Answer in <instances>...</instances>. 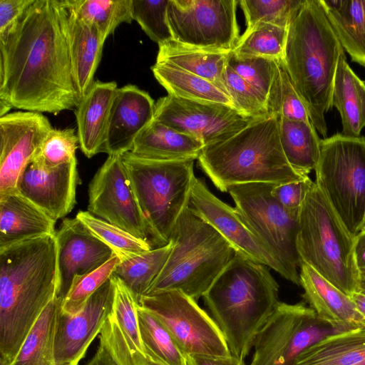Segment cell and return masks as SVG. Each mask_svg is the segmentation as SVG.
Instances as JSON below:
<instances>
[{
  "instance_id": "obj_1",
  "label": "cell",
  "mask_w": 365,
  "mask_h": 365,
  "mask_svg": "<svg viewBox=\"0 0 365 365\" xmlns=\"http://www.w3.org/2000/svg\"><path fill=\"white\" fill-rule=\"evenodd\" d=\"M66 0H34L0 34V100L56 115L80 99L68 46Z\"/></svg>"
},
{
  "instance_id": "obj_2",
  "label": "cell",
  "mask_w": 365,
  "mask_h": 365,
  "mask_svg": "<svg viewBox=\"0 0 365 365\" xmlns=\"http://www.w3.org/2000/svg\"><path fill=\"white\" fill-rule=\"evenodd\" d=\"M58 294L56 235L0 247V364L11 365L45 307Z\"/></svg>"
},
{
  "instance_id": "obj_3",
  "label": "cell",
  "mask_w": 365,
  "mask_h": 365,
  "mask_svg": "<svg viewBox=\"0 0 365 365\" xmlns=\"http://www.w3.org/2000/svg\"><path fill=\"white\" fill-rule=\"evenodd\" d=\"M267 267L236 252L202 297L231 354L240 360L279 302V284Z\"/></svg>"
},
{
  "instance_id": "obj_4",
  "label": "cell",
  "mask_w": 365,
  "mask_h": 365,
  "mask_svg": "<svg viewBox=\"0 0 365 365\" xmlns=\"http://www.w3.org/2000/svg\"><path fill=\"white\" fill-rule=\"evenodd\" d=\"M344 50L319 0H305L288 28L284 62L307 110L324 137L332 108V91L339 60Z\"/></svg>"
},
{
  "instance_id": "obj_5",
  "label": "cell",
  "mask_w": 365,
  "mask_h": 365,
  "mask_svg": "<svg viewBox=\"0 0 365 365\" xmlns=\"http://www.w3.org/2000/svg\"><path fill=\"white\" fill-rule=\"evenodd\" d=\"M197 159L221 192L235 185L279 184L306 178L297 174L285 158L276 115L255 120L231 136L205 145Z\"/></svg>"
},
{
  "instance_id": "obj_6",
  "label": "cell",
  "mask_w": 365,
  "mask_h": 365,
  "mask_svg": "<svg viewBox=\"0 0 365 365\" xmlns=\"http://www.w3.org/2000/svg\"><path fill=\"white\" fill-rule=\"evenodd\" d=\"M169 257L148 294L178 290L198 299L236 254L235 249L190 207L178 218Z\"/></svg>"
},
{
  "instance_id": "obj_7",
  "label": "cell",
  "mask_w": 365,
  "mask_h": 365,
  "mask_svg": "<svg viewBox=\"0 0 365 365\" xmlns=\"http://www.w3.org/2000/svg\"><path fill=\"white\" fill-rule=\"evenodd\" d=\"M297 251L301 262L313 268L346 295L358 291L359 271L355 236L315 182L299 212Z\"/></svg>"
},
{
  "instance_id": "obj_8",
  "label": "cell",
  "mask_w": 365,
  "mask_h": 365,
  "mask_svg": "<svg viewBox=\"0 0 365 365\" xmlns=\"http://www.w3.org/2000/svg\"><path fill=\"white\" fill-rule=\"evenodd\" d=\"M121 156L151 243L163 247L170 242L178 218L190 205L195 160H153L131 152Z\"/></svg>"
},
{
  "instance_id": "obj_9",
  "label": "cell",
  "mask_w": 365,
  "mask_h": 365,
  "mask_svg": "<svg viewBox=\"0 0 365 365\" xmlns=\"http://www.w3.org/2000/svg\"><path fill=\"white\" fill-rule=\"evenodd\" d=\"M317 186L354 236L365 227V137L335 134L321 140Z\"/></svg>"
},
{
  "instance_id": "obj_10",
  "label": "cell",
  "mask_w": 365,
  "mask_h": 365,
  "mask_svg": "<svg viewBox=\"0 0 365 365\" xmlns=\"http://www.w3.org/2000/svg\"><path fill=\"white\" fill-rule=\"evenodd\" d=\"M274 185H235L227 192L242 222L284 267L289 281L300 286L301 260L297 247L299 212L287 210L272 195Z\"/></svg>"
},
{
  "instance_id": "obj_11",
  "label": "cell",
  "mask_w": 365,
  "mask_h": 365,
  "mask_svg": "<svg viewBox=\"0 0 365 365\" xmlns=\"http://www.w3.org/2000/svg\"><path fill=\"white\" fill-rule=\"evenodd\" d=\"M139 305L163 324L185 356L232 355L212 317L183 292L171 289L148 294L142 297Z\"/></svg>"
},
{
  "instance_id": "obj_12",
  "label": "cell",
  "mask_w": 365,
  "mask_h": 365,
  "mask_svg": "<svg viewBox=\"0 0 365 365\" xmlns=\"http://www.w3.org/2000/svg\"><path fill=\"white\" fill-rule=\"evenodd\" d=\"M336 332L304 302H279L254 340L249 365H294L304 350Z\"/></svg>"
},
{
  "instance_id": "obj_13",
  "label": "cell",
  "mask_w": 365,
  "mask_h": 365,
  "mask_svg": "<svg viewBox=\"0 0 365 365\" xmlns=\"http://www.w3.org/2000/svg\"><path fill=\"white\" fill-rule=\"evenodd\" d=\"M236 0H169L173 40L205 49L232 51L240 38Z\"/></svg>"
},
{
  "instance_id": "obj_14",
  "label": "cell",
  "mask_w": 365,
  "mask_h": 365,
  "mask_svg": "<svg viewBox=\"0 0 365 365\" xmlns=\"http://www.w3.org/2000/svg\"><path fill=\"white\" fill-rule=\"evenodd\" d=\"M154 120L199 139L205 146L231 136L257 119L223 104L168 95L155 103Z\"/></svg>"
},
{
  "instance_id": "obj_15",
  "label": "cell",
  "mask_w": 365,
  "mask_h": 365,
  "mask_svg": "<svg viewBox=\"0 0 365 365\" xmlns=\"http://www.w3.org/2000/svg\"><path fill=\"white\" fill-rule=\"evenodd\" d=\"M88 211L137 237L150 241L148 227L121 155H108L96 173L88 187Z\"/></svg>"
},
{
  "instance_id": "obj_16",
  "label": "cell",
  "mask_w": 365,
  "mask_h": 365,
  "mask_svg": "<svg viewBox=\"0 0 365 365\" xmlns=\"http://www.w3.org/2000/svg\"><path fill=\"white\" fill-rule=\"evenodd\" d=\"M53 129L41 113L24 110L0 117V195L18 192L20 177Z\"/></svg>"
},
{
  "instance_id": "obj_17",
  "label": "cell",
  "mask_w": 365,
  "mask_h": 365,
  "mask_svg": "<svg viewBox=\"0 0 365 365\" xmlns=\"http://www.w3.org/2000/svg\"><path fill=\"white\" fill-rule=\"evenodd\" d=\"M115 285L110 277L74 314L59 309L54 338L55 365H78L113 309Z\"/></svg>"
},
{
  "instance_id": "obj_18",
  "label": "cell",
  "mask_w": 365,
  "mask_h": 365,
  "mask_svg": "<svg viewBox=\"0 0 365 365\" xmlns=\"http://www.w3.org/2000/svg\"><path fill=\"white\" fill-rule=\"evenodd\" d=\"M190 204V207L215 229L237 253L270 267L289 280L284 267L245 225L235 208L212 194L204 178L195 177Z\"/></svg>"
},
{
  "instance_id": "obj_19",
  "label": "cell",
  "mask_w": 365,
  "mask_h": 365,
  "mask_svg": "<svg viewBox=\"0 0 365 365\" xmlns=\"http://www.w3.org/2000/svg\"><path fill=\"white\" fill-rule=\"evenodd\" d=\"M58 297L63 299L73 281L97 269L115 254L77 217L64 219L56 233Z\"/></svg>"
},
{
  "instance_id": "obj_20",
  "label": "cell",
  "mask_w": 365,
  "mask_h": 365,
  "mask_svg": "<svg viewBox=\"0 0 365 365\" xmlns=\"http://www.w3.org/2000/svg\"><path fill=\"white\" fill-rule=\"evenodd\" d=\"M78 183L76 159L52 168H43L31 162L19 178L17 190L56 221L75 206Z\"/></svg>"
},
{
  "instance_id": "obj_21",
  "label": "cell",
  "mask_w": 365,
  "mask_h": 365,
  "mask_svg": "<svg viewBox=\"0 0 365 365\" xmlns=\"http://www.w3.org/2000/svg\"><path fill=\"white\" fill-rule=\"evenodd\" d=\"M155 103L135 85L118 88L111 105L103 153L130 152L139 135L154 120Z\"/></svg>"
},
{
  "instance_id": "obj_22",
  "label": "cell",
  "mask_w": 365,
  "mask_h": 365,
  "mask_svg": "<svg viewBox=\"0 0 365 365\" xmlns=\"http://www.w3.org/2000/svg\"><path fill=\"white\" fill-rule=\"evenodd\" d=\"M299 269L303 298L320 320L336 332L365 328V317L359 312L349 296L309 265L301 262Z\"/></svg>"
},
{
  "instance_id": "obj_23",
  "label": "cell",
  "mask_w": 365,
  "mask_h": 365,
  "mask_svg": "<svg viewBox=\"0 0 365 365\" xmlns=\"http://www.w3.org/2000/svg\"><path fill=\"white\" fill-rule=\"evenodd\" d=\"M117 88L115 81H95L76 108L78 143L87 158L103 153L110 111Z\"/></svg>"
},
{
  "instance_id": "obj_24",
  "label": "cell",
  "mask_w": 365,
  "mask_h": 365,
  "mask_svg": "<svg viewBox=\"0 0 365 365\" xmlns=\"http://www.w3.org/2000/svg\"><path fill=\"white\" fill-rule=\"evenodd\" d=\"M56 222L19 192L0 195V247L54 235Z\"/></svg>"
},
{
  "instance_id": "obj_25",
  "label": "cell",
  "mask_w": 365,
  "mask_h": 365,
  "mask_svg": "<svg viewBox=\"0 0 365 365\" xmlns=\"http://www.w3.org/2000/svg\"><path fill=\"white\" fill-rule=\"evenodd\" d=\"M68 9L67 38L71 68L81 100L95 81L93 78L101 58L104 41L93 26Z\"/></svg>"
},
{
  "instance_id": "obj_26",
  "label": "cell",
  "mask_w": 365,
  "mask_h": 365,
  "mask_svg": "<svg viewBox=\"0 0 365 365\" xmlns=\"http://www.w3.org/2000/svg\"><path fill=\"white\" fill-rule=\"evenodd\" d=\"M204 147L199 139L154 120L137 138L130 152L145 159L175 161L197 159Z\"/></svg>"
},
{
  "instance_id": "obj_27",
  "label": "cell",
  "mask_w": 365,
  "mask_h": 365,
  "mask_svg": "<svg viewBox=\"0 0 365 365\" xmlns=\"http://www.w3.org/2000/svg\"><path fill=\"white\" fill-rule=\"evenodd\" d=\"M344 50L365 67V0H319Z\"/></svg>"
},
{
  "instance_id": "obj_28",
  "label": "cell",
  "mask_w": 365,
  "mask_h": 365,
  "mask_svg": "<svg viewBox=\"0 0 365 365\" xmlns=\"http://www.w3.org/2000/svg\"><path fill=\"white\" fill-rule=\"evenodd\" d=\"M332 104L340 114L341 134L360 136L365 127V83L352 71L345 55L341 56L338 62Z\"/></svg>"
},
{
  "instance_id": "obj_29",
  "label": "cell",
  "mask_w": 365,
  "mask_h": 365,
  "mask_svg": "<svg viewBox=\"0 0 365 365\" xmlns=\"http://www.w3.org/2000/svg\"><path fill=\"white\" fill-rule=\"evenodd\" d=\"M230 51L189 46L173 40L159 46L156 61L169 63L207 79L227 95L222 76Z\"/></svg>"
},
{
  "instance_id": "obj_30",
  "label": "cell",
  "mask_w": 365,
  "mask_h": 365,
  "mask_svg": "<svg viewBox=\"0 0 365 365\" xmlns=\"http://www.w3.org/2000/svg\"><path fill=\"white\" fill-rule=\"evenodd\" d=\"M365 359V328L336 332L304 350L294 365H359Z\"/></svg>"
},
{
  "instance_id": "obj_31",
  "label": "cell",
  "mask_w": 365,
  "mask_h": 365,
  "mask_svg": "<svg viewBox=\"0 0 365 365\" xmlns=\"http://www.w3.org/2000/svg\"><path fill=\"white\" fill-rule=\"evenodd\" d=\"M151 70L168 95L185 100L223 104L236 109L230 96L207 79L166 62L156 61Z\"/></svg>"
},
{
  "instance_id": "obj_32",
  "label": "cell",
  "mask_w": 365,
  "mask_h": 365,
  "mask_svg": "<svg viewBox=\"0 0 365 365\" xmlns=\"http://www.w3.org/2000/svg\"><path fill=\"white\" fill-rule=\"evenodd\" d=\"M281 145L292 168L302 177L315 170L321 140L312 123L291 120L279 117Z\"/></svg>"
},
{
  "instance_id": "obj_33",
  "label": "cell",
  "mask_w": 365,
  "mask_h": 365,
  "mask_svg": "<svg viewBox=\"0 0 365 365\" xmlns=\"http://www.w3.org/2000/svg\"><path fill=\"white\" fill-rule=\"evenodd\" d=\"M62 299L56 297L45 307L11 365H55L54 338Z\"/></svg>"
},
{
  "instance_id": "obj_34",
  "label": "cell",
  "mask_w": 365,
  "mask_h": 365,
  "mask_svg": "<svg viewBox=\"0 0 365 365\" xmlns=\"http://www.w3.org/2000/svg\"><path fill=\"white\" fill-rule=\"evenodd\" d=\"M172 247L170 241L163 247L120 260L115 267L113 275L123 282L138 304L163 269Z\"/></svg>"
},
{
  "instance_id": "obj_35",
  "label": "cell",
  "mask_w": 365,
  "mask_h": 365,
  "mask_svg": "<svg viewBox=\"0 0 365 365\" xmlns=\"http://www.w3.org/2000/svg\"><path fill=\"white\" fill-rule=\"evenodd\" d=\"M78 17L93 26L105 42L123 23L133 20L132 0H66Z\"/></svg>"
},
{
  "instance_id": "obj_36",
  "label": "cell",
  "mask_w": 365,
  "mask_h": 365,
  "mask_svg": "<svg viewBox=\"0 0 365 365\" xmlns=\"http://www.w3.org/2000/svg\"><path fill=\"white\" fill-rule=\"evenodd\" d=\"M140 339L148 359L160 365H187L184 354L163 324L138 305Z\"/></svg>"
},
{
  "instance_id": "obj_37",
  "label": "cell",
  "mask_w": 365,
  "mask_h": 365,
  "mask_svg": "<svg viewBox=\"0 0 365 365\" xmlns=\"http://www.w3.org/2000/svg\"><path fill=\"white\" fill-rule=\"evenodd\" d=\"M115 285L111 315L132 357L137 365H145L147 357L143 347L138 317V302L117 277L112 274Z\"/></svg>"
},
{
  "instance_id": "obj_38",
  "label": "cell",
  "mask_w": 365,
  "mask_h": 365,
  "mask_svg": "<svg viewBox=\"0 0 365 365\" xmlns=\"http://www.w3.org/2000/svg\"><path fill=\"white\" fill-rule=\"evenodd\" d=\"M288 28L267 23H257L245 30L232 51L238 56L283 59Z\"/></svg>"
},
{
  "instance_id": "obj_39",
  "label": "cell",
  "mask_w": 365,
  "mask_h": 365,
  "mask_svg": "<svg viewBox=\"0 0 365 365\" xmlns=\"http://www.w3.org/2000/svg\"><path fill=\"white\" fill-rule=\"evenodd\" d=\"M76 217L99 240L110 247L120 260L153 249L150 241L135 237L122 228L96 217L88 211L78 212Z\"/></svg>"
},
{
  "instance_id": "obj_40",
  "label": "cell",
  "mask_w": 365,
  "mask_h": 365,
  "mask_svg": "<svg viewBox=\"0 0 365 365\" xmlns=\"http://www.w3.org/2000/svg\"><path fill=\"white\" fill-rule=\"evenodd\" d=\"M271 115L312 123L283 59L277 60L275 79L267 101Z\"/></svg>"
},
{
  "instance_id": "obj_41",
  "label": "cell",
  "mask_w": 365,
  "mask_h": 365,
  "mask_svg": "<svg viewBox=\"0 0 365 365\" xmlns=\"http://www.w3.org/2000/svg\"><path fill=\"white\" fill-rule=\"evenodd\" d=\"M305 0H240L246 29L257 23L288 28L299 14Z\"/></svg>"
},
{
  "instance_id": "obj_42",
  "label": "cell",
  "mask_w": 365,
  "mask_h": 365,
  "mask_svg": "<svg viewBox=\"0 0 365 365\" xmlns=\"http://www.w3.org/2000/svg\"><path fill=\"white\" fill-rule=\"evenodd\" d=\"M277 62L259 56H238L232 51L227 59V64L257 91L267 106L275 79Z\"/></svg>"
},
{
  "instance_id": "obj_43",
  "label": "cell",
  "mask_w": 365,
  "mask_h": 365,
  "mask_svg": "<svg viewBox=\"0 0 365 365\" xmlns=\"http://www.w3.org/2000/svg\"><path fill=\"white\" fill-rule=\"evenodd\" d=\"M120 262V258L115 255L93 272L75 278L62 299L61 311L74 314L81 310L88 299L110 278Z\"/></svg>"
},
{
  "instance_id": "obj_44",
  "label": "cell",
  "mask_w": 365,
  "mask_h": 365,
  "mask_svg": "<svg viewBox=\"0 0 365 365\" xmlns=\"http://www.w3.org/2000/svg\"><path fill=\"white\" fill-rule=\"evenodd\" d=\"M78 138L73 128H53L36 153L31 163L52 168L76 159Z\"/></svg>"
},
{
  "instance_id": "obj_45",
  "label": "cell",
  "mask_w": 365,
  "mask_h": 365,
  "mask_svg": "<svg viewBox=\"0 0 365 365\" xmlns=\"http://www.w3.org/2000/svg\"><path fill=\"white\" fill-rule=\"evenodd\" d=\"M169 0H132V14L147 36L158 46L173 41L168 21Z\"/></svg>"
},
{
  "instance_id": "obj_46",
  "label": "cell",
  "mask_w": 365,
  "mask_h": 365,
  "mask_svg": "<svg viewBox=\"0 0 365 365\" xmlns=\"http://www.w3.org/2000/svg\"><path fill=\"white\" fill-rule=\"evenodd\" d=\"M222 79L227 95L239 112L256 119L271 115L266 103L257 91L227 64Z\"/></svg>"
},
{
  "instance_id": "obj_47",
  "label": "cell",
  "mask_w": 365,
  "mask_h": 365,
  "mask_svg": "<svg viewBox=\"0 0 365 365\" xmlns=\"http://www.w3.org/2000/svg\"><path fill=\"white\" fill-rule=\"evenodd\" d=\"M314 184V182L307 176L299 180L275 184L271 192L283 207L299 212Z\"/></svg>"
},
{
  "instance_id": "obj_48",
  "label": "cell",
  "mask_w": 365,
  "mask_h": 365,
  "mask_svg": "<svg viewBox=\"0 0 365 365\" xmlns=\"http://www.w3.org/2000/svg\"><path fill=\"white\" fill-rule=\"evenodd\" d=\"M34 0H0V34L4 33Z\"/></svg>"
},
{
  "instance_id": "obj_49",
  "label": "cell",
  "mask_w": 365,
  "mask_h": 365,
  "mask_svg": "<svg viewBox=\"0 0 365 365\" xmlns=\"http://www.w3.org/2000/svg\"><path fill=\"white\" fill-rule=\"evenodd\" d=\"M187 365H246L245 361L233 355L227 357L185 355Z\"/></svg>"
},
{
  "instance_id": "obj_50",
  "label": "cell",
  "mask_w": 365,
  "mask_h": 365,
  "mask_svg": "<svg viewBox=\"0 0 365 365\" xmlns=\"http://www.w3.org/2000/svg\"><path fill=\"white\" fill-rule=\"evenodd\" d=\"M86 365H120L106 341L99 336V346Z\"/></svg>"
},
{
  "instance_id": "obj_51",
  "label": "cell",
  "mask_w": 365,
  "mask_h": 365,
  "mask_svg": "<svg viewBox=\"0 0 365 365\" xmlns=\"http://www.w3.org/2000/svg\"><path fill=\"white\" fill-rule=\"evenodd\" d=\"M354 255L359 272H365V230L355 236Z\"/></svg>"
},
{
  "instance_id": "obj_52",
  "label": "cell",
  "mask_w": 365,
  "mask_h": 365,
  "mask_svg": "<svg viewBox=\"0 0 365 365\" xmlns=\"http://www.w3.org/2000/svg\"><path fill=\"white\" fill-rule=\"evenodd\" d=\"M359 312L365 317V294L360 292H354L350 297Z\"/></svg>"
},
{
  "instance_id": "obj_53",
  "label": "cell",
  "mask_w": 365,
  "mask_h": 365,
  "mask_svg": "<svg viewBox=\"0 0 365 365\" xmlns=\"http://www.w3.org/2000/svg\"><path fill=\"white\" fill-rule=\"evenodd\" d=\"M11 106L7 102L0 100V117L8 114L9 110L11 108Z\"/></svg>"
},
{
  "instance_id": "obj_54",
  "label": "cell",
  "mask_w": 365,
  "mask_h": 365,
  "mask_svg": "<svg viewBox=\"0 0 365 365\" xmlns=\"http://www.w3.org/2000/svg\"><path fill=\"white\" fill-rule=\"evenodd\" d=\"M365 294V272H359L358 291Z\"/></svg>"
},
{
  "instance_id": "obj_55",
  "label": "cell",
  "mask_w": 365,
  "mask_h": 365,
  "mask_svg": "<svg viewBox=\"0 0 365 365\" xmlns=\"http://www.w3.org/2000/svg\"><path fill=\"white\" fill-rule=\"evenodd\" d=\"M145 365H160V364H157V363H155V362H153V361H150V360H149V359H147V361H146V363H145Z\"/></svg>"
},
{
  "instance_id": "obj_56",
  "label": "cell",
  "mask_w": 365,
  "mask_h": 365,
  "mask_svg": "<svg viewBox=\"0 0 365 365\" xmlns=\"http://www.w3.org/2000/svg\"><path fill=\"white\" fill-rule=\"evenodd\" d=\"M359 365H365V359Z\"/></svg>"
},
{
  "instance_id": "obj_57",
  "label": "cell",
  "mask_w": 365,
  "mask_h": 365,
  "mask_svg": "<svg viewBox=\"0 0 365 365\" xmlns=\"http://www.w3.org/2000/svg\"><path fill=\"white\" fill-rule=\"evenodd\" d=\"M363 230H365V227H364Z\"/></svg>"
},
{
  "instance_id": "obj_58",
  "label": "cell",
  "mask_w": 365,
  "mask_h": 365,
  "mask_svg": "<svg viewBox=\"0 0 365 365\" xmlns=\"http://www.w3.org/2000/svg\"><path fill=\"white\" fill-rule=\"evenodd\" d=\"M0 365H1V364H0Z\"/></svg>"
}]
</instances>
